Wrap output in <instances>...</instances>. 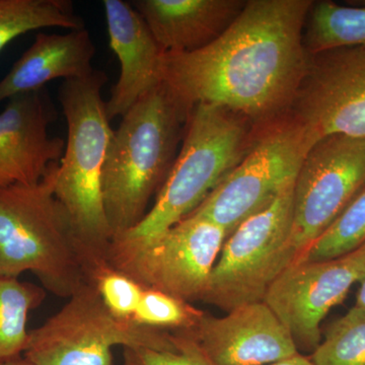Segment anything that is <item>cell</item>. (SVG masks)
Segmentation results:
<instances>
[{"label":"cell","mask_w":365,"mask_h":365,"mask_svg":"<svg viewBox=\"0 0 365 365\" xmlns=\"http://www.w3.org/2000/svg\"><path fill=\"white\" fill-rule=\"evenodd\" d=\"M313 0H249L215 42L163 54L162 83L185 117L195 106L225 108L255 126L289 113L309 55L304 26Z\"/></svg>","instance_id":"1"},{"label":"cell","mask_w":365,"mask_h":365,"mask_svg":"<svg viewBox=\"0 0 365 365\" xmlns=\"http://www.w3.org/2000/svg\"><path fill=\"white\" fill-rule=\"evenodd\" d=\"M186 117L160 83L141 98L113 130L102 175L103 205L112 240L143 222L169 176Z\"/></svg>","instance_id":"2"},{"label":"cell","mask_w":365,"mask_h":365,"mask_svg":"<svg viewBox=\"0 0 365 365\" xmlns=\"http://www.w3.org/2000/svg\"><path fill=\"white\" fill-rule=\"evenodd\" d=\"M260 127L217 106L199 104L187 116L181 146L155 205L110 246L128 247L191 215L246 155Z\"/></svg>","instance_id":"3"},{"label":"cell","mask_w":365,"mask_h":365,"mask_svg":"<svg viewBox=\"0 0 365 365\" xmlns=\"http://www.w3.org/2000/svg\"><path fill=\"white\" fill-rule=\"evenodd\" d=\"M60 163L33 186L0 188V276L30 271L53 294L69 299L86 284L78 239L55 196Z\"/></svg>","instance_id":"4"},{"label":"cell","mask_w":365,"mask_h":365,"mask_svg":"<svg viewBox=\"0 0 365 365\" xmlns=\"http://www.w3.org/2000/svg\"><path fill=\"white\" fill-rule=\"evenodd\" d=\"M107 81V74L95 69L60 86L67 140L55 184V196L68 213L79 242L105 255L112 242L102 196L103 168L113 132L102 97Z\"/></svg>","instance_id":"5"},{"label":"cell","mask_w":365,"mask_h":365,"mask_svg":"<svg viewBox=\"0 0 365 365\" xmlns=\"http://www.w3.org/2000/svg\"><path fill=\"white\" fill-rule=\"evenodd\" d=\"M317 140L290 114L260 127L241 162L191 215L212 220L228 237L247 218L294 186L300 167Z\"/></svg>","instance_id":"6"},{"label":"cell","mask_w":365,"mask_h":365,"mask_svg":"<svg viewBox=\"0 0 365 365\" xmlns=\"http://www.w3.org/2000/svg\"><path fill=\"white\" fill-rule=\"evenodd\" d=\"M294 188L283 192L228 235L202 302L227 313L263 302L274 281L297 261L292 237Z\"/></svg>","instance_id":"7"},{"label":"cell","mask_w":365,"mask_h":365,"mask_svg":"<svg viewBox=\"0 0 365 365\" xmlns=\"http://www.w3.org/2000/svg\"><path fill=\"white\" fill-rule=\"evenodd\" d=\"M115 346L178 352L172 332L116 318L86 283L30 331L24 356L34 365H113Z\"/></svg>","instance_id":"8"},{"label":"cell","mask_w":365,"mask_h":365,"mask_svg":"<svg viewBox=\"0 0 365 365\" xmlns=\"http://www.w3.org/2000/svg\"><path fill=\"white\" fill-rule=\"evenodd\" d=\"M227 235L204 216L190 215L128 247L110 246L108 260L145 288L189 302H202Z\"/></svg>","instance_id":"9"},{"label":"cell","mask_w":365,"mask_h":365,"mask_svg":"<svg viewBox=\"0 0 365 365\" xmlns=\"http://www.w3.org/2000/svg\"><path fill=\"white\" fill-rule=\"evenodd\" d=\"M364 187L365 139L331 134L313 144L294 188L292 237L299 259Z\"/></svg>","instance_id":"10"},{"label":"cell","mask_w":365,"mask_h":365,"mask_svg":"<svg viewBox=\"0 0 365 365\" xmlns=\"http://www.w3.org/2000/svg\"><path fill=\"white\" fill-rule=\"evenodd\" d=\"M365 273V242L332 260L295 262L269 288L263 302L287 328L297 351L313 353L321 324Z\"/></svg>","instance_id":"11"},{"label":"cell","mask_w":365,"mask_h":365,"mask_svg":"<svg viewBox=\"0 0 365 365\" xmlns=\"http://www.w3.org/2000/svg\"><path fill=\"white\" fill-rule=\"evenodd\" d=\"M288 114L317 139H365V48L343 47L309 55V66Z\"/></svg>","instance_id":"12"},{"label":"cell","mask_w":365,"mask_h":365,"mask_svg":"<svg viewBox=\"0 0 365 365\" xmlns=\"http://www.w3.org/2000/svg\"><path fill=\"white\" fill-rule=\"evenodd\" d=\"M6 102L0 112V188L33 186L63 157V139L49 134L58 113L46 88Z\"/></svg>","instance_id":"13"},{"label":"cell","mask_w":365,"mask_h":365,"mask_svg":"<svg viewBox=\"0 0 365 365\" xmlns=\"http://www.w3.org/2000/svg\"><path fill=\"white\" fill-rule=\"evenodd\" d=\"M211 365H270L299 353L289 333L264 302L215 317L184 331Z\"/></svg>","instance_id":"14"},{"label":"cell","mask_w":365,"mask_h":365,"mask_svg":"<svg viewBox=\"0 0 365 365\" xmlns=\"http://www.w3.org/2000/svg\"><path fill=\"white\" fill-rule=\"evenodd\" d=\"M110 47L118 57L120 76L106 102L110 121L126 114L134 105L163 81L160 49L143 16L131 2L105 0Z\"/></svg>","instance_id":"15"},{"label":"cell","mask_w":365,"mask_h":365,"mask_svg":"<svg viewBox=\"0 0 365 365\" xmlns=\"http://www.w3.org/2000/svg\"><path fill=\"white\" fill-rule=\"evenodd\" d=\"M245 0H135L165 54L203 49L227 30L242 13Z\"/></svg>","instance_id":"16"},{"label":"cell","mask_w":365,"mask_h":365,"mask_svg":"<svg viewBox=\"0 0 365 365\" xmlns=\"http://www.w3.org/2000/svg\"><path fill=\"white\" fill-rule=\"evenodd\" d=\"M95 43L86 28L63 34L39 33L0 81V103L40 88L55 79L85 78L95 71Z\"/></svg>","instance_id":"17"},{"label":"cell","mask_w":365,"mask_h":365,"mask_svg":"<svg viewBox=\"0 0 365 365\" xmlns=\"http://www.w3.org/2000/svg\"><path fill=\"white\" fill-rule=\"evenodd\" d=\"M304 44L309 55L337 48H365V6L314 1L304 26Z\"/></svg>","instance_id":"18"},{"label":"cell","mask_w":365,"mask_h":365,"mask_svg":"<svg viewBox=\"0 0 365 365\" xmlns=\"http://www.w3.org/2000/svg\"><path fill=\"white\" fill-rule=\"evenodd\" d=\"M47 28H86L69 0H0V52L11 41Z\"/></svg>","instance_id":"19"},{"label":"cell","mask_w":365,"mask_h":365,"mask_svg":"<svg viewBox=\"0 0 365 365\" xmlns=\"http://www.w3.org/2000/svg\"><path fill=\"white\" fill-rule=\"evenodd\" d=\"M45 290L19 278L0 276V361L23 356L29 313L44 302Z\"/></svg>","instance_id":"20"},{"label":"cell","mask_w":365,"mask_h":365,"mask_svg":"<svg viewBox=\"0 0 365 365\" xmlns=\"http://www.w3.org/2000/svg\"><path fill=\"white\" fill-rule=\"evenodd\" d=\"M78 252L86 283L97 290L113 316L131 321L144 287L115 268L108 260L107 255L98 253L81 242Z\"/></svg>","instance_id":"21"},{"label":"cell","mask_w":365,"mask_h":365,"mask_svg":"<svg viewBox=\"0 0 365 365\" xmlns=\"http://www.w3.org/2000/svg\"><path fill=\"white\" fill-rule=\"evenodd\" d=\"M365 242V187L297 262L332 260Z\"/></svg>","instance_id":"22"},{"label":"cell","mask_w":365,"mask_h":365,"mask_svg":"<svg viewBox=\"0 0 365 365\" xmlns=\"http://www.w3.org/2000/svg\"><path fill=\"white\" fill-rule=\"evenodd\" d=\"M314 365H365V307L355 306L328 327Z\"/></svg>","instance_id":"23"},{"label":"cell","mask_w":365,"mask_h":365,"mask_svg":"<svg viewBox=\"0 0 365 365\" xmlns=\"http://www.w3.org/2000/svg\"><path fill=\"white\" fill-rule=\"evenodd\" d=\"M204 314L187 300L144 287L131 321L140 326L177 332L195 329Z\"/></svg>","instance_id":"24"},{"label":"cell","mask_w":365,"mask_h":365,"mask_svg":"<svg viewBox=\"0 0 365 365\" xmlns=\"http://www.w3.org/2000/svg\"><path fill=\"white\" fill-rule=\"evenodd\" d=\"M172 333L178 352L124 348V365H211L184 331Z\"/></svg>","instance_id":"25"},{"label":"cell","mask_w":365,"mask_h":365,"mask_svg":"<svg viewBox=\"0 0 365 365\" xmlns=\"http://www.w3.org/2000/svg\"><path fill=\"white\" fill-rule=\"evenodd\" d=\"M270 365H314L311 359L304 356L302 353L292 355V356L287 357V359L280 360V361L275 362Z\"/></svg>","instance_id":"26"},{"label":"cell","mask_w":365,"mask_h":365,"mask_svg":"<svg viewBox=\"0 0 365 365\" xmlns=\"http://www.w3.org/2000/svg\"><path fill=\"white\" fill-rule=\"evenodd\" d=\"M359 294L356 295V304L355 306L365 307V273L359 281Z\"/></svg>","instance_id":"27"},{"label":"cell","mask_w":365,"mask_h":365,"mask_svg":"<svg viewBox=\"0 0 365 365\" xmlns=\"http://www.w3.org/2000/svg\"><path fill=\"white\" fill-rule=\"evenodd\" d=\"M0 365H34L32 362L29 361L25 356L16 357V359L4 360L0 361Z\"/></svg>","instance_id":"28"}]
</instances>
